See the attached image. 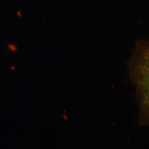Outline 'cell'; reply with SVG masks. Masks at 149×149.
Here are the masks:
<instances>
[{
    "label": "cell",
    "mask_w": 149,
    "mask_h": 149,
    "mask_svg": "<svg viewBox=\"0 0 149 149\" xmlns=\"http://www.w3.org/2000/svg\"><path fill=\"white\" fill-rule=\"evenodd\" d=\"M129 75L135 88L139 123L149 126V40L136 45L129 63Z\"/></svg>",
    "instance_id": "obj_1"
}]
</instances>
